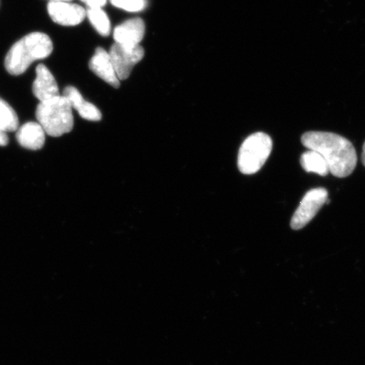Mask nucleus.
Wrapping results in <instances>:
<instances>
[{
	"label": "nucleus",
	"instance_id": "10",
	"mask_svg": "<svg viewBox=\"0 0 365 365\" xmlns=\"http://www.w3.org/2000/svg\"><path fill=\"white\" fill-rule=\"evenodd\" d=\"M145 23L140 18H133L118 26L113 31V38L121 45L136 46L143 41L145 35Z\"/></svg>",
	"mask_w": 365,
	"mask_h": 365
},
{
	"label": "nucleus",
	"instance_id": "4",
	"mask_svg": "<svg viewBox=\"0 0 365 365\" xmlns=\"http://www.w3.org/2000/svg\"><path fill=\"white\" fill-rule=\"evenodd\" d=\"M272 150V140L270 136L263 132L250 135L240 148V171L248 175L257 173L266 163Z\"/></svg>",
	"mask_w": 365,
	"mask_h": 365
},
{
	"label": "nucleus",
	"instance_id": "17",
	"mask_svg": "<svg viewBox=\"0 0 365 365\" xmlns=\"http://www.w3.org/2000/svg\"><path fill=\"white\" fill-rule=\"evenodd\" d=\"M86 6L91 7H103L106 4L107 0H81Z\"/></svg>",
	"mask_w": 365,
	"mask_h": 365
},
{
	"label": "nucleus",
	"instance_id": "12",
	"mask_svg": "<svg viewBox=\"0 0 365 365\" xmlns=\"http://www.w3.org/2000/svg\"><path fill=\"white\" fill-rule=\"evenodd\" d=\"M46 133L38 123L29 122L18 128L16 140L22 148L29 150H40L43 148Z\"/></svg>",
	"mask_w": 365,
	"mask_h": 365
},
{
	"label": "nucleus",
	"instance_id": "9",
	"mask_svg": "<svg viewBox=\"0 0 365 365\" xmlns=\"http://www.w3.org/2000/svg\"><path fill=\"white\" fill-rule=\"evenodd\" d=\"M36 77L34 82L33 91L40 102L46 101L59 96L56 78L47 66L40 63L36 68Z\"/></svg>",
	"mask_w": 365,
	"mask_h": 365
},
{
	"label": "nucleus",
	"instance_id": "11",
	"mask_svg": "<svg viewBox=\"0 0 365 365\" xmlns=\"http://www.w3.org/2000/svg\"><path fill=\"white\" fill-rule=\"evenodd\" d=\"M63 97H66L71 106L78 112L79 115L84 120L89 121H100L102 120V113L93 103L86 101L80 91L74 86H67L63 91Z\"/></svg>",
	"mask_w": 365,
	"mask_h": 365
},
{
	"label": "nucleus",
	"instance_id": "1",
	"mask_svg": "<svg viewBox=\"0 0 365 365\" xmlns=\"http://www.w3.org/2000/svg\"><path fill=\"white\" fill-rule=\"evenodd\" d=\"M301 141L305 148L316 150L325 158L333 176L348 177L357 165L354 145L344 137L330 132L309 131L302 135Z\"/></svg>",
	"mask_w": 365,
	"mask_h": 365
},
{
	"label": "nucleus",
	"instance_id": "13",
	"mask_svg": "<svg viewBox=\"0 0 365 365\" xmlns=\"http://www.w3.org/2000/svg\"><path fill=\"white\" fill-rule=\"evenodd\" d=\"M301 166L307 173H314L321 176H327L330 173L327 161L316 150H309L300 158Z\"/></svg>",
	"mask_w": 365,
	"mask_h": 365
},
{
	"label": "nucleus",
	"instance_id": "2",
	"mask_svg": "<svg viewBox=\"0 0 365 365\" xmlns=\"http://www.w3.org/2000/svg\"><path fill=\"white\" fill-rule=\"evenodd\" d=\"M53 49L52 40L47 34H27L12 46L4 59V66L12 76L22 75L31 63L48 58Z\"/></svg>",
	"mask_w": 365,
	"mask_h": 365
},
{
	"label": "nucleus",
	"instance_id": "6",
	"mask_svg": "<svg viewBox=\"0 0 365 365\" xmlns=\"http://www.w3.org/2000/svg\"><path fill=\"white\" fill-rule=\"evenodd\" d=\"M108 53L115 68L118 78L120 81H124L130 76L136 63L143 58L145 51L140 45L129 47V46L115 43L112 45Z\"/></svg>",
	"mask_w": 365,
	"mask_h": 365
},
{
	"label": "nucleus",
	"instance_id": "19",
	"mask_svg": "<svg viewBox=\"0 0 365 365\" xmlns=\"http://www.w3.org/2000/svg\"><path fill=\"white\" fill-rule=\"evenodd\" d=\"M362 163L364 164V166L365 167V143H364V147H363Z\"/></svg>",
	"mask_w": 365,
	"mask_h": 365
},
{
	"label": "nucleus",
	"instance_id": "15",
	"mask_svg": "<svg viewBox=\"0 0 365 365\" xmlns=\"http://www.w3.org/2000/svg\"><path fill=\"white\" fill-rule=\"evenodd\" d=\"M86 16H88L91 24L100 35L108 36L110 34V21H109L102 7L88 8L86 11Z\"/></svg>",
	"mask_w": 365,
	"mask_h": 365
},
{
	"label": "nucleus",
	"instance_id": "8",
	"mask_svg": "<svg viewBox=\"0 0 365 365\" xmlns=\"http://www.w3.org/2000/svg\"><path fill=\"white\" fill-rule=\"evenodd\" d=\"M89 67L96 75L112 86L113 88H120V81L118 78L110 56L106 50L103 48L96 49L94 56L89 62Z\"/></svg>",
	"mask_w": 365,
	"mask_h": 365
},
{
	"label": "nucleus",
	"instance_id": "3",
	"mask_svg": "<svg viewBox=\"0 0 365 365\" xmlns=\"http://www.w3.org/2000/svg\"><path fill=\"white\" fill-rule=\"evenodd\" d=\"M36 118L46 135L52 137L70 133L74 127L72 108L63 95L40 102L36 107Z\"/></svg>",
	"mask_w": 365,
	"mask_h": 365
},
{
	"label": "nucleus",
	"instance_id": "14",
	"mask_svg": "<svg viewBox=\"0 0 365 365\" xmlns=\"http://www.w3.org/2000/svg\"><path fill=\"white\" fill-rule=\"evenodd\" d=\"M19 128V118L14 108L0 98V130L4 132L16 131Z\"/></svg>",
	"mask_w": 365,
	"mask_h": 365
},
{
	"label": "nucleus",
	"instance_id": "5",
	"mask_svg": "<svg viewBox=\"0 0 365 365\" xmlns=\"http://www.w3.org/2000/svg\"><path fill=\"white\" fill-rule=\"evenodd\" d=\"M327 200L328 192L326 189L317 188L308 191L292 217L291 227L294 230H299L307 226L316 217L319 209L327 203Z\"/></svg>",
	"mask_w": 365,
	"mask_h": 365
},
{
	"label": "nucleus",
	"instance_id": "7",
	"mask_svg": "<svg viewBox=\"0 0 365 365\" xmlns=\"http://www.w3.org/2000/svg\"><path fill=\"white\" fill-rule=\"evenodd\" d=\"M49 16L58 25L73 26L79 25L86 16V11L78 4L68 2H49Z\"/></svg>",
	"mask_w": 365,
	"mask_h": 365
},
{
	"label": "nucleus",
	"instance_id": "16",
	"mask_svg": "<svg viewBox=\"0 0 365 365\" xmlns=\"http://www.w3.org/2000/svg\"><path fill=\"white\" fill-rule=\"evenodd\" d=\"M113 6L126 11L139 12L147 6V0H110Z\"/></svg>",
	"mask_w": 365,
	"mask_h": 365
},
{
	"label": "nucleus",
	"instance_id": "18",
	"mask_svg": "<svg viewBox=\"0 0 365 365\" xmlns=\"http://www.w3.org/2000/svg\"><path fill=\"white\" fill-rule=\"evenodd\" d=\"M9 143V137L6 132L0 130V147H6Z\"/></svg>",
	"mask_w": 365,
	"mask_h": 365
},
{
	"label": "nucleus",
	"instance_id": "20",
	"mask_svg": "<svg viewBox=\"0 0 365 365\" xmlns=\"http://www.w3.org/2000/svg\"><path fill=\"white\" fill-rule=\"evenodd\" d=\"M61 1L68 2V1H71V0H49V2H61Z\"/></svg>",
	"mask_w": 365,
	"mask_h": 365
}]
</instances>
